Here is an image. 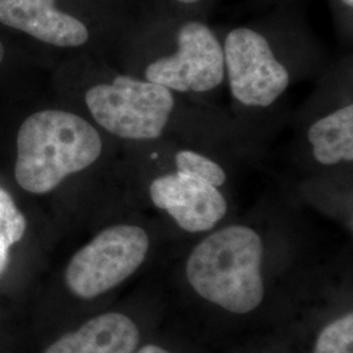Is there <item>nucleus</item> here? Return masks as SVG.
I'll list each match as a JSON object with an SVG mask.
<instances>
[{"label": "nucleus", "mask_w": 353, "mask_h": 353, "mask_svg": "<svg viewBox=\"0 0 353 353\" xmlns=\"http://www.w3.org/2000/svg\"><path fill=\"white\" fill-rule=\"evenodd\" d=\"M84 102L96 125L127 141L179 143L216 153L246 140L227 114L130 74L89 87Z\"/></svg>", "instance_id": "nucleus-1"}, {"label": "nucleus", "mask_w": 353, "mask_h": 353, "mask_svg": "<svg viewBox=\"0 0 353 353\" xmlns=\"http://www.w3.org/2000/svg\"><path fill=\"white\" fill-rule=\"evenodd\" d=\"M134 36L141 62L132 75L214 108L211 99L225 87L224 49L221 36L204 17L152 1L137 19Z\"/></svg>", "instance_id": "nucleus-2"}, {"label": "nucleus", "mask_w": 353, "mask_h": 353, "mask_svg": "<svg viewBox=\"0 0 353 353\" xmlns=\"http://www.w3.org/2000/svg\"><path fill=\"white\" fill-rule=\"evenodd\" d=\"M276 6L263 19L233 26L221 36L225 87L239 114L274 110L297 76L288 57L312 45L292 0Z\"/></svg>", "instance_id": "nucleus-3"}, {"label": "nucleus", "mask_w": 353, "mask_h": 353, "mask_svg": "<svg viewBox=\"0 0 353 353\" xmlns=\"http://www.w3.org/2000/svg\"><path fill=\"white\" fill-rule=\"evenodd\" d=\"M103 152L99 130L65 110H42L26 118L17 134V183L32 194H46L64 179L96 164Z\"/></svg>", "instance_id": "nucleus-4"}, {"label": "nucleus", "mask_w": 353, "mask_h": 353, "mask_svg": "<svg viewBox=\"0 0 353 353\" xmlns=\"http://www.w3.org/2000/svg\"><path fill=\"white\" fill-rule=\"evenodd\" d=\"M265 245L248 225H228L203 239L190 254L186 275L203 299L230 313L248 314L263 300Z\"/></svg>", "instance_id": "nucleus-5"}, {"label": "nucleus", "mask_w": 353, "mask_h": 353, "mask_svg": "<svg viewBox=\"0 0 353 353\" xmlns=\"http://www.w3.org/2000/svg\"><path fill=\"white\" fill-rule=\"evenodd\" d=\"M150 234L134 224L106 228L72 256L65 283L80 299L90 300L130 278L150 252Z\"/></svg>", "instance_id": "nucleus-6"}, {"label": "nucleus", "mask_w": 353, "mask_h": 353, "mask_svg": "<svg viewBox=\"0 0 353 353\" xmlns=\"http://www.w3.org/2000/svg\"><path fill=\"white\" fill-rule=\"evenodd\" d=\"M147 161L164 168L148 183L152 204L169 214L182 230L208 232L225 217L228 202L221 189L150 157Z\"/></svg>", "instance_id": "nucleus-7"}, {"label": "nucleus", "mask_w": 353, "mask_h": 353, "mask_svg": "<svg viewBox=\"0 0 353 353\" xmlns=\"http://www.w3.org/2000/svg\"><path fill=\"white\" fill-rule=\"evenodd\" d=\"M59 0H0V23L55 48L76 49L92 37L85 20L58 7Z\"/></svg>", "instance_id": "nucleus-8"}, {"label": "nucleus", "mask_w": 353, "mask_h": 353, "mask_svg": "<svg viewBox=\"0 0 353 353\" xmlns=\"http://www.w3.org/2000/svg\"><path fill=\"white\" fill-rule=\"evenodd\" d=\"M139 339V330L128 316L106 313L65 334L45 353H134Z\"/></svg>", "instance_id": "nucleus-9"}, {"label": "nucleus", "mask_w": 353, "mask_h": 353, "mask_svg": "<svg viewBox=\"0 0 353 353\" xmlns=\"http://www.w3.org/2000/svg\"><path fill=\"white\" fill-rule=\"evenodd\" d=\"M305 140L312 163L325 169L353 163V102H343L316 117Z\"/></svg>", "instance_id": "nucleus-10"}, {"label": "nucleus", "mask_w": 353, "mask_h": 353, "mask_svg": "<svg viewBox=\"0 0 353 353\" xmlns=\"http://www.w3.org/2000/svg\"><path fill=\"white\" fill-rule=\"evenodd\" d=\"M26 221L24 214L6 190L0 188V274L6 270L13 243L23 239Z\"/></svg>", "instance_id": "nucleus-11"}, {"label": "nucleus", "mask_w": 353, "mask_h": 353, "mask_svg": "<svg viewBox=\"0 0 353 353\" xmlns=\"http://www.w3.org/2000/svg\"><path fill=\"white\" fill-rule=\"evenodd\" d=\"M314 353H353V314L350 313L323 328Z\"/></svg>", "instance_id": "nucleus-12"}, {"label": "nucleus", "mask_w": 353, "mask_h": 353, "mask_svg": "<svg viewBox=\"0 0 353 353\" xmlns=\"http://www.w3.org/2000/svg\"><path fill=\"white\" fill-rule=\"evenodd\" d=\"M164 6L165 8L190 16H201L204 17V13L210 8L214 0H154Z\"/></svg>", "instance_id": "nucleus-13"}, {"label": "nucleus", "mask_w": 353, "mask_h": 353, "mask_svg": "<svg viewBox=\"0 0 353 353\" xmlns=\"http://www.w3.org/2000/svg\"><path fill=\"white\" fill-rule=\"evenodd\" d=\"M336 23L343 33L351 34L353 24V0H328Z\"/></svg>", "instance_id": "nucleus-14"}, {"label": "nucleus", "mask_w": 353, "mask_h": 353, "mask_svg": "<svg viewBox=\"0 0 353 353\" xmlns=\"http://www.w3.org/2000/svg\"><path fill=\"white\" fill-rule=\"evenodd\" d=\"M135 353H173L169 352V351H166L164 348H161V347H157V345H153V344H150V345H145V347H143L141 350H139L138 352Z\"/></svg>", "instance_id": "nucleus-15"}, {"label": "nucleus", "mask_w": 353, "mask_h": 353, "mask_svg": "<svg viewBox=\"0 0 353 353\" xmlns=\"http://www.w3.org/2000/svg\"><path fill=\"white\" fill-rule=\"evenodd\" d=\"M258 3H262V4H280V3H284V1H290V0H256Z\"/></svg>", "instance_id": "nucleus-16"}, {"label": "nucleus", "mask_w": 353, "mask_h": 353, "mask_svg": "<svg viewBox=\"0 0 353 353\" xmlns=\"http://www.w3.org/2000/svg\"><path fill=\"white\" fill-rule=\"evenodd\" d=\"M3 57H4V48H3V43L0 42V62L3 61Z\"/></svg>", "instance_id": "nucleus-17"}, {"label": "nucleus", "mask_w": 353, "mask_h": 353, "mask_svg": "<svg viewBox=\"0 0 353 353\" xmlns=\"http://www.w3.org/2000/svg\"><path fill=\"white\" fill-rule=\"evenodd\" d=\"M152 1H154V0H147V3L150 4V3H152Z\"/></svg>", "instance_id": "nucleus-18"}]
</instances>
